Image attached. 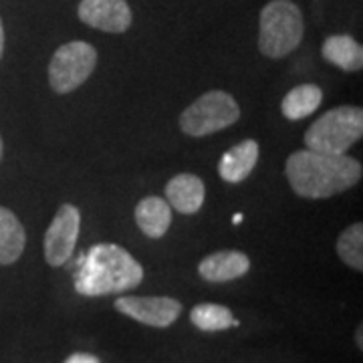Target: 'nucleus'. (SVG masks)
<instances>
[{"label": "nucleus", "instance_id": "obj_14", "mask_svg": "<svg viewBox=\"0 0 363 363\" xmlns=\"http://www.w3.org/2000/svg\"><path fill=\"white\" fill-rule=\"evenodd\" d=\"M323 59L331 65L339 67L347 73L362 71L363 49L357 40L350 35H331L327 37L321 47Z\"/></svg>", "mask_w": 363, "mask_h": 363}, {"label": "nucleus", "instance_id": "obj_1", "mask_svg": "<svg viewBox=\"0 0 363 363\" xmlns=\"http://www.w3.org/2000/svg\"><path fill=\"white\" fill-rule=\"evenodd\" d=\"M285 174L295 194L321 200L353 188L362 180V164L347 154L301 150L286 157Z\"/></svg>", "mask_w": 363, "mask_h": 363}, {"label": "nucleus", "instance_id": "obj_6", "mask_svg": "<svg viewBox=\"0 0 363 363\" xmlns=\"http://www.w3.org/2000/svg\"><path fill=\"white\" fill-rule=\"evenodd\" d=\"M97 65V51L85 40H71L59 47L49 63V83L55 93L79 89Z\"/></svg>", "mask_w": 363, "mask_h": 363}, {"label": "nucleus", "instance_id": "obj_3", "mask_svg": "<svg viewBox=\"0 0 363 363\" xmlns=\"http://www.w3.org/2000/svg\"><path fill=\"white\" fill-rule=\"evenodd\" d=\"M303 13L291 0H271L260 13L259 49L269 59H283L301 45Z\"/></svg>", "mask_w": 363, "mask_h": 363}, {"label": "nucleus", "instance_id": "obj_2", "mask_svg": "<svg viewBox=\"0 0 363 363\" xmlns=\"http://www.w3.org/2000/svg\"><path fill=\"white\" fill-rule=\"evenodd\" d=\"M143 281V269L125 248L119 245H95L75 272V291L85 297H104L125 293Z\"/></svg>", "mask_w": 363, "mask_h": 363}, {"label": "nucleus", "instance_id": "obj_18", "mask_svg": "<svg viewBox=\"0 0 363 363\" xmlns=\"http://www.w3.org/2000/svg\"><path fill=\"white\" fill-rule=\"evenodd\" d=\"M337 255L341 260L355 269L363 271V224L355 222L350 228H345L337 240Z\"/></svg>", "mask_w": 363, "mask_h": 363}, {"label": "nucleus", "instance_id": "obj_9", "mask_svg": "<svg viewBox=\"0 0 363 363\" xmlns=\"http://www.w3.org/2000/svg\"><path fill=\"white\" fill-rule=\"evenodd\" d=\"M79 18L104 33H125L131 26V9L125 0H81Z\"/></svg>", "mask_w": 363, "mask_h": 363}, {"label": "nucleus", "instance_id": "obj_16", "mask_svg": "<svg viewBox=\"0 0 363 363\" xmlns=\"http://www.w3.org/2000/svg\"><path fill=\"white\" fill-rule=\"evenodd\" d=\"M323 101V91L319 85L313 83H305V85H297L295 89H291L285 95L283 104H281V111L286 119L297 121L303 117L311 116L319 109V105Z\"/></svg>", "mask_w": 363, "mask_h": 363}, {"label": "nucleus", "instance_id": "obj_17", "mask_svg": "<svg viewBox=\"0 0 363 363\" xmlns=\"http://www.w3.org/2000/svg\"><path fill=\"white\" fill-rule=\"evenodd\" d=\"M190 321L200 331H224L228 327H236L238 321L233 317V311L228 307L214 305V303H202L196 305L190 313Z\"/></svg>", "mask_w": 363, "mask_h": 363}, {"label": "nucleus", "instance_id": "obj_10", "mask_svg": "<svg viewBox=\"0 0 363 363\" xmlns=\"http://www.w3.org/2000/svg\"><path fill=\"white\" fill-rule=\"evenodd\" d=\"M250 269V260L240 250H218L214 255H208L206 259L198 264V272L202 279L210 283H226L240 279Z\"/></svg>", "mask_w": 363, "mask_h": 363}, {"label": "nucleus", "instance_id": "obj_20", "mask_svg": "<svg viewBox=\"0 0 363 363\" xmlns=\"http://www.w3.org/2000/svg\"><path fill=\"white\" fill-rule=\"evenodd\" d=\"M2 52H4V26L0 21V59H2Z\"/></svg>", "mask_w": 363, "mask_h": 363}, {"label": "nucleus", "instance_id": "obj_5", "mask_svg": "<svg viewBox=\"0 0 363 363\" xmlns=\"http://www.w3.org/2000/svg\"><path fill=\"white\" fill-rule=\"evenodd\" d=\"M240 117V107L230 93L220 89L208 91L198 97L180 116V128L192 138H204L226 130Z\"/></svg>", "mask_w": 363, "mask_h": 363}, {"label": "nucleus", "instance_id": "obj_8", "mask_svg": "<svg viewBox=\"0 0 363 363\" xmlns=\"http://www.w3.org/2000/svg\"><path fill=\"white\" fill-rule=\"evenodd\" d=\"M116 309L140 323L169 327L182 313V305L172 297H119Z\"/></svg>", "mask_w": 363, "mask_h": 363}, {"label": "nucleus", "instance_id": "obj_22", "mask_svg": "<svg viewBox=\"0 0 363 363\" xmlns=\"http://www.w3.org/2000/svg\"><path fill=\"white\" fill-rule=\"evenodd\" d=\"M2 154H4V145H2V138H0V160H2Z\"/></svg>", "mask_w": 363, "mask_h": 363}, {"label": "nucleus", "instance_id": "obj_23", "mask_svg": "<svg viewBox=\"0 0 363 363\" xmlns=\"http://www.w3.org/2000/svg\"><path fill=\"white\" fill-rule=\"evenodd\" d=\"M240 220H242V216H240V214H236V216H234V224H238Z\"/></svg>", "mask_w": 363, "mask_h": 363}, {"label": "nucleus", "instance_id": "obj_13", "mask_svg": "<svg viewBox=\"0 0 363 363\" xmlns=\"http://www.w3.org/2000/svg\"><path fill=\"white\" fill-rule=\"evenodd\" d=\"M135 222L145 236L162 238L172 224V208L157 196H147L135 206Z\"/></svg>", "mask_w": 363, "mask_h": 363}, {"label": "nucleus", "instance_id": "obj_7", "mask_svg": "<svg viewBox=\"0 0 363 363\" xmlns=\"http://www.w3.org/2000/svg\"><path fill=\"white\" fill-rule=\"evenodd\" d=\"M81 228V212L73 204H63L45 233V259L51 267H61L71 259Z\"/></svg>", "mask_w": 363, "mask_h": 363}, {"label": "nucleus", "instance_id": "obj_21", "mask_svg": "<svg viewBox=\"0 0 363 363\" xmlns=\"http://www.w3.org/2000/svg\"><path fill=\"white\" fill-rule=\"evenodd\" d=\"M362 327H359V329H357V347H359V350H363V341H362Z\"/></svg>", "mask_w": 363, "mask_h": 363}, {"label": "nucleus", "instance_id": "obj_4", "mask_svg": "<svg viewBox=\"0 0 363 363\" xmlns=\"http://www.w3.org/2000/svg\"><path fill=\"white\" fill-rule=\"evenodd\" d=\"M363 135L362 107L341 105L327 111L305 133L307 150L321 154H347Z\"/></svg>", "mask_w": 363, "mask_h": 363}, {"label": "nucleus", "instance_id": "obj_19", "mask_svg": "<svg viewBox=\"0 0 363 363\" xmlns=\"http://www.w3.org/2000/svg\"><path fill=\"white\" fill-rule=\"evenodd\" d=\"M65 363H101L95 355H91V353H73V355H69L65 359Z\"/></svg>", "mask_w": 363, "mask_h": 363}, {"label": "nucleus", "instance_id": "obj_11", "mask_svg": "<svg viewBox=\"0 0 363 363\" xmlns=\"http://www.w3.org/2000/svg\"><path fill=\"white\" fill-rule=\"evenodd\" d=\"M206 188L194 174H178L166 186V202L180 214H196L204 204Z\"/></svg>", "mask_w": 363, "mask_h": 363}, {"label": "nucleus", "instance_id": "obj_15", "mask_svg": "<svg viewBox=\"0 0 363 363\" xmlns=\"http://www.w3.org/2000/svg\"><path fill=\"white\" fill-rule=\"evenodd\" d=\"M26 245V233L21 220L9 208L0 206V264H13L21 259Z\"/></svg>", "mask_w": 363, "mask_h": 363}, {"label": "nucleus", "instance_id": "obj_12", "mask_svg": "<svg viewBox=\"0 0 363 363\" xmlns=\"http://www.w3.org/2000/svg\"><path fill=\"white\" fill-rule=\"evenodd\" d=\"M259 162V143L255 140H245L230 147L218 164V174L224 182L238 184L247 180L248 174L255 169Z\"/></svg>", "mask_w": 363, "mask_h": 363}]
</instances>
